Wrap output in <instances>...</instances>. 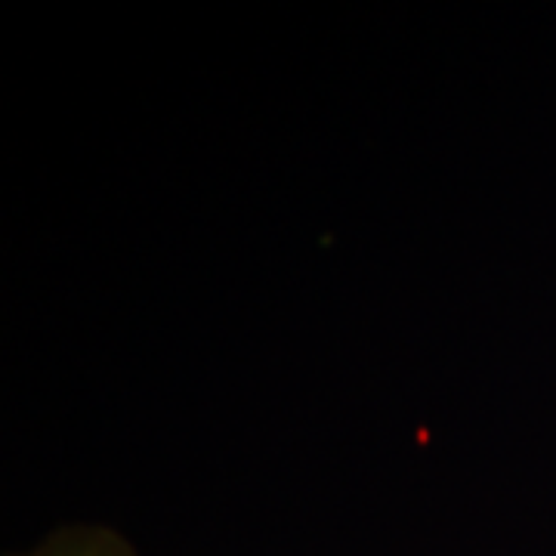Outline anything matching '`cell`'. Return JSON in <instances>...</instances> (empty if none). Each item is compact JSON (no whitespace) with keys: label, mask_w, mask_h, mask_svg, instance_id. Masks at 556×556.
<instances>
[{"label":"cell","mask_w":556,"mask_h":556,"mask_svg":"<svg viewBox=\"0 0 556 556\" xmlns=\"http://www.w3.org/2000/svg\"><path fill=\"white\" fill-rule=\"evenodd\" d=\"M10 556H139V551L112 526L75 522L53 529L35 547Z\"/></svg>","instance_id":"cell-1"}]
</instances>
